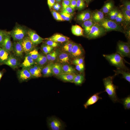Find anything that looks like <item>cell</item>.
I'll return each mask as SVG.
<instances>
[{
  "label": "cell",
  "mask_w": 130,
  "mask_h": 130,
  "mask_svg": "<svg viewBox=\"0 0 130 130\" xmlns=\"http://www.w3.org/2000/svg\"><path fill=\"white\" fill-rule=\"evenodd\" d=\"M113 76H109L103 79L105 90L111 100L114 103L119 102L116 94L117 87L113 83Z\"/></svg>",
  "instance_id": "6da1fadb"
},
{
  "label": "cell",
  "mask_w": 130,
  "mask_h": 130,
  "mask_svg": "<svg viewBox=\"0 0 130 130\" xmlns=\"http://www.w3.org/2000/svg\"><path fill=\"white\" fill-rule=\"evenodd\" d=\"M103 56L111 65L127 71L128 70L125 65L123 57L117 53L110 54H104Z\"/></svg>",
  "instance_id": "7a4b0ae2"
},
{
  "label": "cell",
  "mask_w": 130,
  "mask_h": 130,
  "mask_svg": "<svg viewBox=\"0 0 130 130\" xmlns=\"http://www.w3.org/2000/svg\"><path fill=\"white\" fill-rule=\"evenodd\" d=\"M28 30L25 26L16 24L13 30L9 32L14 41H19L22 40L27 35Z\"/></svg>",
  "instance_id": "3957f363"
},
{
  "label": "cell",
  "mask_w": 130,
  "mask_h": 130,
  "mask_svg": "<svg viewBox=\"0 0 130 130\" xmlns=\"http://www.w3.org/2000/svg\"><path fill=\"white\" fill-rule=\"evenodd\" d=\"M98 24L107 31L111 30L120 31L121 30L119 26L111 20L104 19L99 22Z\"/></svg>",
  "instance_id": "277c9868"
},
{
  "label": "cell",
  "mask_w": 130,
  "mask_h": 130,
  "mask_svg": "<svg viewBox=\"0 0 130 130\" xmlns=\"http://www.w3.org/2000/svg\"><path fill=\"white\" fill-rule=\"evenodd\" d=\"M105 29L98 24L95 23L91 28L87 37L89 39H94L103 34L105 32Z\"/></svg>",
  "instance_id": "5b68a950"
},
{
  "label": "cell",
  "mask_w": 130,
  "mask_h": 130,
  "mask_svg": "<svg viewBox=\"0 0 130 130\" xmlns=\"http://www.w3.org/2000/svg\"><path fill=\"white\" fill-rule=\"evenodd\" d=\"M48 126L51 130H62L64 128V125L62 121L57 117H51L47 119Z\"/></svg>",
  "instance_id": "8992f818"
},
{
  "label": "cell",
  "mask_w": 130,
  "mask_h": 130,
  "mask_svg": "<svg viewBox=\"0 0 130 130\" xmlns=\"http://www.w3.org/2000/svg\"><path fill=\"white\" fill-rule=\"evenodd\" d=\"M117 52L123 57H130V45L127 43L119 41L117 44Z\"/></svg>",
  "instance_id": "52a82bcc"
},
{
  "label": "cell",
  "mask_w": 130,
  "mask_h": 130,
  "mask_svg": "<svg viewBox=\"0 0 130 130\" xmlns=\"http://www.w3.org/2000/svg\"><path fill=\"white\" fill-rule=\"evenodd\" d=\"M17 76L20 82H27L32 78L28 68H22L17 72Z\"/></svg>",
  "instance_id": "ba28073f"
},
{
  "label": "cell",
  "mask_w": 130,
  "mask_h": 130,
  "mask_svg": "<svg viewBox=\"0 0 130 130\" xmlns=\"http://www.w3.org/2000/svg\"><path fill=\"white\" fill-rule=\"evenodd\" d=\"M22 40L14 41L13 43L12 51L14 55L19 59L23 58L24 53L22 45Z\"/></svg>",
  "instance_id": "9c48e42d"
},
{
  "label": "cell",
  "mask_w": 130,
  "mask_h": 130,
  "mask_svg": "<svg viewBox=\"0 0 130 130\" xmlns=\"http://www.w3.org/2000/svg\"><path fill=\"white\" fill-rule=\"evenodd\" d=\"M11 37L9 32L7 31L3 41L0 44L1 48L10 52L13 50V43L11 41Z\"/></svg>",
  "instance_id": "30bf717a"
},
{
  "label": "cell",
  "mask_w": 130,
  "mask_h": 130,
  "mask_svg": "<svg viewBox=\"0 0 130 130\" xmlns=\"http://www.w3.org/2000/svg\"><path fill=\"white\" fill-rule=\"evenodd\" d=\"M21 44L24 52L28 53L35 47L27 35L22 40Z\"/></svg>",
  "instance_id": "8fae6325"
},
{
  "label": "cell",
  "mask_w": 130,
  "mask_h": 130,
  "mask_svg": "<svg viewBox=\"0 0 130 130\" xmlns=\"http://www.w3.org/2000/svg\"><path fill=\"white\" fill-rule=\"evenodd\" d=\"M27 35L35 46L42 43L44 40V39L40 37L35 32L31 29H28Z\"/></svg>",
  "instance_id": "7c38bea8"
},
{
  "label": "cell",
  "mask_w": 130,
  "mask_h": 130,
  "mask_svg": "<svg viewBox=\"0 0 130 130\" xmlns=\"http://www.w3.org/2000/svg\"><path fill=\"white\" fill-rule=\"evenodd\" d=\"M8 65L13 69L18 67L20 65L19 59L14 55L11 54L7 61L4 63L3 65Z\"/></svg>",
  "instance_id": "4fadbf2b"
},
{
  "label": "cell",
  "mask_w": 130,
  "mask_h": 130,
  "mask_svg": "<svg viewBox=\"0 0 130 130\" xmlns=\"http://www.w3.org/2000/svg\"><path fill=\"white\" fill-rule=\"evenodd\" d=\"M84 52V50L80 46L74 43L71 53L73 57L75 58L81 57L83 56Z\"/></svg>",
  "instance_id": "5bb4252c"
},
{
  "label": "cell",
  "mask_w": 130,
  "mask_h": 130,
  "mask_svg": "<svg viewBox=\"0 0 130 130\" xmlns=\"http://www.w3.org/2000/svg\"><path fill=\"white\" fill-rule=\"evenodd\" d=\"M69 39L68 37L62 34H56L50 37L45 39H44L52 41L57 43H62L68 41Z\"/></svg>",
  "instance_id": "9a60e30c"
},
{
  "label": "cell",
  "mask_w": 130,
  "mask_h": 130,
  "mask_svg": "<svg viewBox=\"0 0 130 130\" xmlns=\"http://www.w3.org/2000/svg\"><path fill=\"white\" fill-rule=\"evenodd\" d=\"M36 64L35 61L28 53L26 54L23 62L20 65L22 68H28Z\"/></svg>",
  "instance_id": "2e32d148"
},
{
  "label": "cell",
  "mask_w": 130,
  "mask_h": 130,
  "mask_svg": "<svg viewBox=\"0 0 130 130\" xmlns=\"http://www.w3.org/2000/svg\"><path fill=\"white\" fill-rule=\"evenodd\" d=\"M101 92L96 93L91 96L87 100L84 105V108H87L88 107L96 103L98 100L102 99L99 96Z\"/></svg>",
  "instance_id": "e0dca14e"
},
{
  "label": "cell",
  "mask_w": 130,
  "mask_h": 130,
  "mask_svg": "<svg viewBox=\"0 0 130 130\" xmlns=\"http://www.w3.org/2000/svg\"><path fill=\"white\" fill-rule=\"evenodd\" d=\"M11 54L10 52L1 47L0 50V65H3Z\"/></svg>",
  "instance_id": "ac0fdd59"
},
{
  "label": "cell",
  "mask_w": 130,
  "mask_h": 130,
  "mask_svg": "<svg viewBox=\"0 0 130 130\" xmlns=\"http://www.w3.org/2000/svg\"><path fill=\"white\" fill-rule=\"evenodd\" d=\"M53 63H50L45 66L42 69L41 73L44 77L50 76L53 74L52 67Z\"/></svg>",
  "instance_id": "d6986e66"
},
{
  "label": "cell",
  "mask_w": 130,
  "mask_h": 130,
  "mask_svg": "<svg viewBox=\"0 0 130 130\" xmlns=\"http://www.w3.org/2000/svg\"><path fill=\"white\" fill-rule=\"evenodd\" d=\"M95 23L93 20L91 19L84 21L82 26L85 32L87 34L89 33L91 28Z\"/></svg>",
  "instance_id": "ffe728a7"
},
{
  "label": "cell",
  "mask_w": 130,
  "mask_h": 130,
  "mask_svg": "<svg viewBox=\"0 0 130 130\" xmlns=\"http://www.w3.org/2000/svg\"><path fill=\"white\" fill-rule=\"evenodd\" d=\"M74 75V74L62 73L58 77L64 81L72 83L73 82Z\"/></svg>",
  "instance_id": "44dd1931"
},
{
  "label": "cell",
  "mask_w": 130,
  "mask_h": 130,
  "mask_svg": "<svg viewBox=\"0 0 130 130\" xmlns=\"http://www.w3.org/2000/svg\"><path fill=\"white\" fill-rule=\"evenodd\" d=\"M71 30L72 33L75 35L78 36L83 35V29L78 25L72 26Z\"/></svg>",
  "instance_id": "7402d4cb"
},
{
  "label": "cell",
  "mask_w": 130,
  "mask_h": 130,
  "mask_svg": "<svg viewBox=\"0 0 130 130\" xmlns=\"http://www.w3.org/2000/svg\"><path fill=\"white\" fill-rule=\"evenodd\" d=\"M52 72L53 74L58 76L63 73L62 66L59 63L53 64L52 67Z\"/></svg>",
  "instance_id": "603a6c76"
},
{
  "label": "cell",
  "mask_w": 130,
  "mask_h": 130,
  "mask_svg": "<svg viewBox=\"0 0 130 130\" xmlns=\"http://www.w3.org/2000/svg\"><path fill=\"white\" fill-rule=\"evenodd\" d=\"M103 13L100 11H98L94 13L92 16L93 20L94 22L99 23L104 18Z\"/></svg>",
  "instance_id": "cb8c5ba5"
},
{
  "label": "cell",
  "mask_w": 130,
  "mask_h": 130,
  "mask_svg": "<svg viewBox=\"0 0 130 130\" xmlns=\"http://www.w3.org/2000/svg\"><path fill=\"white\" fill-rule=\"evenodd\" d=\"M116 73V75L119 74H122L123 78L125 79L129 83L130 82V73L123 70L117 69L116 71H114Z\"/></svg>",
  "instance_id": "d4e9b609"
},
{
  "label": "cell",
  "mask_w": 130,
  "mask_h": 130,
  "mask_svg": "<svg viewBox=\"0 0 130 130\" xmlns=\"http://www.w3.org/2000/svg\"><path fill=\"white\" fill-rule=\"evenodd\" d=\"M91 16V14L89 12L85 11L79 14L77 16V19L78 20L84 22L90 19Z\"/></svg>",
  "instance_id": "484cf974"
},
{
  "label": "cell",
  "mask_w": 130,
  "mask_h": 130,
  "mask_svg": "<svg viewBox=\"0 0 130 130\" xmlns=\"http://www.w3.org/2000/svg\"><path fill=\"white\" fill-rule=\"evenodd\" d=\"M47 61L46 56L42 54H39L38 58L35 61L36 64L43 66L46 63Z\"/></svg>",
  "instance_id": "4316f807"
},
{
  "label": "cell",
  "mask_w": 130,
  "mask_h": 130,
  "mask_svg": "<svg viewBox=\"0 0 130 130\" xmlns=\"http://www.w3.org/2000/svg\"><path fill=\"white\" fill-rule=\"evenodd\" d=\"M84 79V76L83 74H75L73 83L77 85H80L83 83Z\"/></svg>",
  "instance_id": "83f0119b"
},
{
  "label": "cell",
  "mask_w": 130,
  "mask_h": 130,
  "mask_svg": "<svg viewBox=\"0 0 130 130\" xmlns=\"http://www.w3.org/2000/svg\"><path fill=\"white\" fill-rule=\"evenodd\" d=\"M32 78H38L41 77V72L37 70L32 66L28 68Z\"/></svg>",
  "instance_id": "f1b7e54d"
},
{
  "label": "cell",
  "mask_w": 130,
  "mask_h": 130,
  "mask_svg": "<svg viewBox=\"0 0 130 130\" xmlns=\"http://www.w3.org/2000/svg\"><path fill=\"white\" fill-rule=\"evenodd\" d=\"M62 66L63 73L74 74L76 72L73 68L67 64L64 65Z\"/></svg>",
  "instance_id": "f546056e"
},
{
  "label": "cell",
  "mask_w": 130,
  "mask_h": 130,
  "mask_svg": "<svg viewBox=\"0 0 130 130\" xmlns=\"http://www.w3.org/2000/svg\"><path fill=\"white\" fill-rule=\"evenodd\" d=\"M113 7V4L111 2H109L106 3L102 8V12L105 13H108L112 10Z\"/></svg>",
  "instance_id": "4dcf8cb0"
},
{
  "label": "cell",
  "mask_w": 130,
  "mask_h": 130,
  "mask_svg": "<svg viewBox=\"0 0 130 130\" xmlns=\"http://www.w3.org/2000/svg\"><path fill=\"white\" fill-rule=\"evenodd\" d=\"M58 58L61 62L69 63V58L68 55L65 53H61L59 56Z\"/></svg>",
  "instance_id": "1f68e13d"
},
{
  "label": "cell",
  "mask_w": 130,
  "mask_h": 130,
  "mask_svg": "<svg viewBox=\"0 0 130 130\" xmlns=\"http://www.w3.org/2000/svg\"><path fill=\"white\" fill-rule=\"evenodd\" d=\"M122 102L126 110L130 109V96H129L122 100Z\"/></svg>",
  "instance_id": "d6a6232c"
},
{
  "label": "cell",
  "mask_w": 130,
  "mask_h": 130,
  "mask_svg": "<svg viewBox=\"0 0 130 130\" xmlns=\"http://www.w3.org/2000/svg\"><path fill=\"white\" fill-rule=\"evenodd\" d=\"M41 48L43 53L46 54L50 53L53 49V47L45 43L41 45Z\"/></svg>",
  "instance_id": "836d02e7"
},
{
  "label": "cell",
  "mask_w": 130,
  "mask_h": 130,
  "mask_svg": "<svg viewBox=\"0 0 130 130\" xmlns=\"http://www.w3.org/2000/svg\"><path fill=\"white\" fill-rule=\"evenodd\" d=\"M122 13L124 18L127 21H130V11L126 9L124 7L122 8Z\"/></svg>",
  "instance_id": "e575fe53"
},
{
  "label": "cell",
  "mask_w": 130,
  "mask_h": 130,
  "mask_svg": "<svg viewBox=\"0 0 130 130\" xmlns=\"http://www.w3.org/2000/svg\"><path fill=\"white\" fill-rule=\"evenodd\" d=\"M28 53L35 61L38 58L39 54L37 49L35 47Z\"/></svg>",
  "instance_id": "d590c367"
},
{
  "label": "cell",
  "mask_w": 130,
  "mask_h": 130,
  "mask_svg": "<svg viewBox=\"0 0 130 130\" xmlns=\"http://www.w3.org/2000/svg\"><path fill=\"white\" fill-rule=\"evenodd\" d=\"M77 8L79 10L83 9L85 6V3L84 0H76Z\"/></svg>",
  "instance_id": "8d00e7d4"
},
{
  "label": "cell",
  "mask_w": 130,
  "mask_h": 130,
  "mask_svg": "<svg viewBox=\"0 0 130 130\" xmlns=\"http://www.w3.org/2000/svg\"><path fill=\"white\" fill-rule=\"evenodd\" d=\"M60 14L64 20L69 21L72 18V15L71 14L61 12Z\"/></svg>",
  "instance_id": "74e56055"
},
{
  "label": "cell",
  "mask_w": 130,
  "mask_h": 130,
  "mask_svg": "<svg viewBox=\"0 0 130 130\" xmlns=\"http://www.w3.org/2000/svg\"><path fill=\"white\" fill-rule=\"evenodd\" d=\"M51 12L53 17L56 20L61 21L64 20L59 13L54 10H52Z\"/></svg>",
  "instance_id": "f35d334b"
},
{
  "label": "cell",
  "mask_w": 130,
  "mask_h": 130,
  "mask_svg": "<svg viewBox=\"0 0 130 130\" xmlns=\"http://www.w3.org/2000/svg\"><path fill=\"white\" fill-rule=\"evenodd\" d=\"M84 58L82 57H79L75 58L72 61L74 65H77L83 63Z\"/></svg>",
  "instance_id": "ab89813d"
},
{
  "label": "cell",
  "mask_w": 130,
  "mask_h": 130,
  "mask_svg": "<svg viewBox=\"0 0 130 130\" xmlns=\"http://www.w3.org/2000/svg\"><path fill=\"white\" fill-rule=\"evenodd\" d=\"M45 43L53 48L57 47L58 45V43L57 42L48 40L45 41Z\"/></svg>",
  "instance_id": "60d3db41"
},
{
  "label": "cell",
  "mask_w": 130,
  "mask_h": 130,
  "mask_svg": "<svg viewBox=\"0 0 130 130\" xmlns=\"http://www.w3.org/2000/svg\"><path fill=\"white\" fill-rule=\"evenodd\" d=\"M124 19L122 13L119 12L118 13L115 20L117 22L120 23L123 21Z\"/></svg>",
  "instance_id": "b9f144b4"
},
{
  "label": "cell",
  "mask_w": 130,
  "mask_h": 130,
  "mask_svg": "<svg viewBox=\"0 0 130 130\" xmlns=\"http://www.w3.org/2000/svg\"><path fill=\"white\" fill-rule=\"evenodd\" d=\"M76 69L80 72H83L84 70V65L83 63L76 65Z\"/></svg>",
  "instance_id": "7bdbcfd3"
},
{
  "label": "cell",
  "mask_w": 130,
  "mask_h": 130,
  "mask_svg": "<svg viewBox=\"0 0 130 130\" xmlns=\"http://www.w3.org/2000/svg\"><path fill=\"white\" fill-rule=\"evenodd\" d=\"M71 1L69 0H63L62 2V9H63L69 6Z\"/></svg>",
  "instance_id": "ee69618b"
},
{
  "label": "cell",
  "mask_w": 130,
  "mask_h": 130,
  "mask_svg": "<svg viewBox=\"0 0 130 130\" xmlns=\"http://www.w3.org/2000/svg\"><path fill=\"white\" fill-rule=\"evenodd\" d=\"M74 11V10L72 9L69 6L65 8L62 10L61 12L71 14Z\"/></svg>",
  "instance_id": "f6af8a7d"
},
{
  "label": "cell",
  "mask_w": 130,
  "mask_h": 130,
  "mask_svg": "<svg viewBox=\"0 0 130 130\" xmlns=\"http://www.w3.org/2000/svg\"><path fill=\"white\" fill-rule=\"evenodd\" d=\"M68 41L64 45L63 47V49L72 48L74 43L72 42Z\"/></svg>",
  "instance_id": "bcb514c9"
},
{
  "label": "cell",
  "mask_w": 130,
  "mask_h": 130,
  "mask_svg": "<svg viewBox=\"0 0 130 130\" xmlns=\"http://www.w3.org/2000/svg\"><path fill=\"white\" fill-rule=\"evenodd\" d=\"M7 31L0 29V44L2 43Z\"/></svg>",
  "instance_id": "7dc6e473"
},
{
  "label": "cell",
  "mask_w": 130,
  "mask_h": 130,
  "mask_svg": "<svg viewBox=\"0 0 130 130\" xmlns=\"http://www.w3.org/2000/svg\"><path fill=\"white\" fill-rule=\"evenodd\" d=\"M76 0H74L71 1L69 6L74 10L76 6Z\"/></svg>",
  "instance_id": "c3c4849f"
},
{
  "label": "cell",
  "mask_w": 130,
  "mask_h": 130,
  "mask_svg": "<svg viewBox=\"0 0 130 130\" xmlns=\"http://www.w3.org/2000/svg\"><path fill=\"white\" fill-rule=\"evenodd\" d=\"M124 5L125 8L127 10L130 11V2L129 1H124Z\"/></svg>",
  "instance_id": "681fc988"
},
{
  "label": "cell",
  "mask_w": 130,
  "mask_h": 130,
  "mask_svg": "<svg viewBox=\"0 0 130 130\" xmlns=\"http://www.w3.org/2000/svg\"><path fill=\"white\" fill-rule=\"evenodd\" d=\"M55 0H47V4L50 9H51L54 5Z\"/></svg>",
  "instance_id": "f907efd6"
},
{
  "label": "cell",
  "mask_w": 130,
  "mask_h": 130,
  "mask_svg": "<svg viewBox=\"0 0 130 130\" xmlns=\"http://www.w3.org/2000/svg\"><path fill=\"white\" fill-rule=\"evenodd\" d=\"M57 56V53L55 51H54L52 52V55L51 61H53L54 60L56 59Z\"/></svg>",
  "instance_id": "816d5d0a"
},
{
  "label": "cell",
  "mask_w": 130,
  "mask_h": 130,
  "mask_svg": "<svg viewBox=\"0 0 130 130\" xmlns=\"http://www.w3.org/2000/svg\"><path fill=\"white\" fill-rule=\"evenodd\" d=\"M112 10L113 15L114 19V20H115L118 13L116 9H113Z\"/></svg>",
  "instance_id": "f5cc1de1"
},
{
  "label": "cell",
  "mask_w": 130,
  "mask_h": 130,
  "mask_svg": "<svg viewBox=\"0 0 130 130\" xmlns=\"http://www.w3.org/2000/svg\"><path fill=\"white\" fill-rule=\"evenodd\" d=\"M52 54V52H50L46 54V57L47 59V60L48 61H51Z\"/></svg>",
  "instance_id": "db71d44e"
},
{
  "label": "cell",
  "mask_w": 130,
  "mask_h": 130,
  "mask_svg": "<svg viewBox=\"0 0 130 130\" xmlns=\"http://www.w3.org/2000/svg\"><path fill=\"white\" fill-rule=\"evenodd\" d=\"M108 13L109 16L110 20H114V17L112 10H111Z\"/></svg>",
  "instance_id": "11a10c76"
},
{
  "label": "cell",
  "mask_w": 130,
  "mask_h": 130,
  "mask_svg": "<svg viewBox=\"0 0 130 130\" xmlns=\"http://www.w3.org/2000/svg\"><path fill=\"white\" fill-rule=\"evenodd\" d=\"M4 73L3 71L2 70L0 71V81Z\"/></svg>",
  "instance_id": "9f6ffc18"
},
{
  "label": "cell",
  "mask_w": 130,
  "mask_h": 130,
  "mask_svg": "<svg viewBox=\"0 0 130 130\" xmlns=\"http://www.w3.org/2000/svg\"><path fill=\"white\" fill-rule=\"evenodd\" d=\"M86 2L88 3L90 2L91 0H84Z\"/></svg>",
  "instance_id": "6f0895ef"
},
{
  "label": "cell",
  "mask_w": 130,
  "mask_h": 130,
  "mask_svg": "<svg viewBox=\"0 0 130 130\" xmlns=\"http://www.w3.org/2000/svg\"><path fill=\"white\" fill-rule=\"evenodd\" d=\"M70 0V1H72V0Z\"/></svg>",
  "instance_id": "680465c9"
},
{
  "label": "cell",
  "mask_w": 130,
  "mask_h": 130,
  "mask_svg": "<svg viewBox=\"0 0 130 130\" xmlns=\"http://www.w3.org/2000/svg\"><path fill=\"white\" fill-rule=\"evenodd\" d=\"M1 47H0V49H1Z\"/></svg>",
  "instance_id": "91938a15"
}]
</instances>
